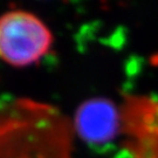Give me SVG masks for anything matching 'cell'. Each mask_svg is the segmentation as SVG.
Masks as SVG:
<instances>
[{
    "label": "cell",
    "instance_id": "obj_1",
    "mask_svg": "<svg viewBox=\"0 0 158 158\" xmlns=\"http://www.w3.org/2000/svg\"><path fill=\"white\" fill-rule=\"evenodd\" d=\"M73 122L56 107L18 97L0 108V158H75Z\"/></svg>",
    "mask_w": 158,
    "mask_h": 158
},
{
    "label": "cell",
    "instance_id": "obj_2",
    "mask_svg": "<svg viewBox=\"0 0 158 158\" xmlns=\"http://www.w3.org/2000/svg\"><path fill=\"white\" fill-rule=\"evenodd\" d=\"M53 35L35 14L12 10L0 15V59L15 67H25L47 54Z\"/></svg>",
    "mask_w": 158,
    "mask_h": 158
},
{
    "label": "cell",
    "instance_id": "obj_3",
    "mask_svg": "<svg viewBox=\"0 0 158 158\" xmlns=\"http://www.w3.org/2000/svg\"><path fill=\"white\" fill-rule=\"evenodd\" d=\"M118 123V111L113 102L95 97L79 106L73 128L83 141L90 144H103L116 136Z\"/></svg>",
    "mask_w": 158,
    "mask_h": 158
}]
</instances>
